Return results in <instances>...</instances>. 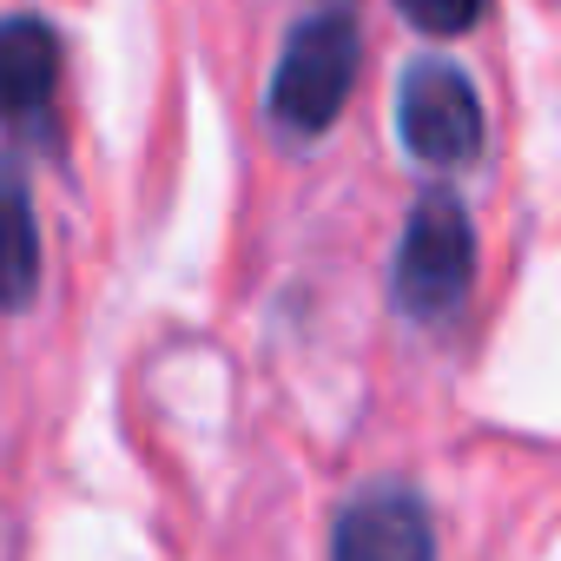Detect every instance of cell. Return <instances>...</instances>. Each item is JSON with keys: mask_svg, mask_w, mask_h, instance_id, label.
I'll list each match as a JSON object with an SVG mask.
<instances>
[{"mask_svg": "<svg viewBox=\"0 0 561 561\" xmlns=\"http://www.w3.org/2000/svg\"><path fill=\"white\" fill-rule=\"evenodd\" d=\"M351 80H357V14L344 0L305 14L277 54V73H271V126L285 139H318L337 126L344 100H351Z\"/></svg>", "mask_w": 561, "mask_h": 561, "instance_id": "obj_1", "label": "cell"}, {"mask_svg": "<svg viewBox=\"0 0 561 561\" xmlns=\"http://www.w3.org/2000/svg\"><path fill=\"white\" fill-rule=\"evenodd\" d=\"M469 277H476V231H469L462 198L456 192H423L410 225H403L397 271H390L397 311L416 318V324H443V318L462 311Z\"/></svg>", "mask_w": 561, "mask_h": 561, "instance_id": "obj_2", "label": "cell"}, {"mask_svg": "<svg viewBox=\"0 0 561 561\" xmlns=\"http://www.w3.org/2000/svg\"><path fill=\"white\" fill-rule=\"evenodd\" d=\"M397 133L410 146V159L456 172L482 152V100L469 87L462 67L449 60H416L397 87Z\"/></svg>", "mask_w": 561, "mask_h": 561, "instance_id": "obj_3", "label": "cell"}, {"mask_svg": "<svg viewBox=\"0 0 561 561\" xmlns=\"http://www.w3.org/2000/svg\"><path fill=\"white\" fill-rule=\"evenodd\" d=\"M54 93H60V41L34 14L0 21V126L14 133H54Z\"/></svg>", "mask_w": 561, "mask_h": 561, "instance_id": "obj_4", "label": "cell"}, {"mask_svg": "<svg viewBox=\"0 0 561 561\" xmlns=\"http://www.w3.org/2000/svg\"><path fill=\"white\" fill-rule=\"evenodd\" d=\"M331 548L351 554V561H423L436 548V535H430V515H423L416 489L377 482V489L344 502V515L331 528Z\"/></svg>", "mask_w": 561, "mask_h": 561, "instance_id": "obj_5", "label": "cell"}, {"mask_svg": "<svg viewBox=\"0 0 561 561\" xmlns=\"http://www.w3.org/2000/svg\"><path fill=\"white\" fill-rule=\"evenodd\" d=\"M41 291V225L21 165L0 152V311H27Z\"/></svg>", "mask_w": 561, "mask_h": 561, "instance_id": "obj_6", "label": "cell"}, {"mask_svg": "<svg viewBox=\"0 0 561 561\" xmlns=\"http://www.w3.org/2000/svg\"><path fill=\"white\" fill-rule=\"evenodd\" d=\"M397 8L423 34H469L482 21V0H397Z\"/></svg>", "mask_w": 561, "mask_h": 561, "instance_id": "obj_7", "label": "cell"}]
</instances>
